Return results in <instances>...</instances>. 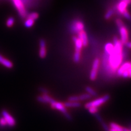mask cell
I'll return each instance as SVG.
<instances>
[{
  "label": "cell",
  "mask_w": 131,
  "mask_h": 131,
  "mask_svg": "<svg viewBox=\"0 0 131 131\" xmlns=\"http://www.w3.org/2000/svg\"><path fill=\"white\" fill-rule=\"evenodd\" d=\"M114 50L107 55L105 54V66L112 72H115L122 64L123 60V44L116 37L113 39Z\"/></svg>",
  "instance_id": "1"
},
{
  "label": "cell",
  "mask_w": 131,
  "mask_h": 131,
  "mask_svg": "<svg viewBox=\"0 0 131 131\" xmlns=\"http://www.w3.org/2000/svg\"><path fill=\"white\" fill-rule=\"evenodd\" d=\"M72 39L75 46V52L73 56V60L75 63H79L81 58V51L83 47L80 39L76 36H73Z\"/></svg>",
  "instance_id": "2"
},
{
  "label": "cell",
  "mask_w": 131,
  "mask_h": 131,
  "mask_svg": "<svg viewBox=\"0 0 131 131\" xmlns=\"http://www.w3.org/2000/svg\"><path fill=\"white\" fill-rule=\"evenodd\" d=\"M50 104L52 108L59 110V111L62 113L67 119L69 120H72V116H71V115L68 113L66 109L67 108L64 106L63 103H61V102H56L55 100H53L50 102Z\"/></svg>",
  "instance_id": "3"
},
{
  "label": "cell",
  "mask_w": 131,
  "mask_h": 131,
  "mask_svg": "<svg viewBox=\"0 0 131 131\" xmlns=\"http://www.w3.org/2000/svg\"><path fill=\"white\" fill-rule=\"evenodd\" d=\"M110 99V96L109 95H105L103 97L97 98V99L93 100L92 101L88 102L85 104V108L88 109L91 106H95V107H99L101 105H103L106 102L108 101Z\"/></svg>",
  "instance_id": "4"
},
{
  "label": "cell",
  "mask_w": 131,
  "mask_h": 131,
  "mask_svg": "<svg viewBox=\"0 0 131 131\" xmlns=\"http://www.w3.org/2000/svg\"><path fill=\"white\" fill-rule=\"evenodd\" d=\"M14 7L17 9L18 13L21 18H25L27 15L26 8L22 0H12Z\"/></svg>",
  "instance_id": "5"
},
{
  "label": "cell",
  "mask_w": 131,
  "mask_h": 131,
  "mask_svg": "<svg viewBox=\"0 0 131 131\" xmlns=\"http://www.w3.org/2000/svg\"><path fill=\"white\" fill-rule=\"evenodd\" d=\"M84 28L85 26L83 21L80 20H75L71 24L70 30L73 34H78L81 31L84 30Z\"/></svg>",
  "instance_id": "6"
},
{
  "label": "cell",
  "mask_w": 131,
  "mask_h": 131,
  "mask_svg": "<svg viewBox=\"0 0 131 131\" xmlns=\"http://www.w3.org/2000/svg\"><path fill=\"white\" fill-rule=\"evenodd\" d=\"M100 64V60L98 59H96L93 61L92 64V67L90 74V79L91 80L93 81L96 79L98 69H99Z\"/></svg>",
  "instance_id": "7"
},
{
  "label": "cell",
  "mask_w": 131,
  "mask_h": 131,
  "mask_svg": "<svg viewBox=\"0 0 131 131\" xmlns=\"http://www.w3.org/2000/svg\"><path fill=\"white\" fill-rule=\"evenodd\" d=\"M119 29V32L120 35V41L123 44H125L127 41H128L129 36L128 30L125 24H122L121 26L118 27Z\"/></svg>",
  "instance_id": "8"
},
{
  "label": "cell",
  "mask_w": 131,
  "mask_h": 131,
  "mask_svg": "<svg viewBox=\"0 0 131 131\" xmlns=\"http://www.w3.org/2000/svg\"><path fill=\"white\" fill-rule=\"evenodd\" d=\"M3 117L5 118V120L7 123V125L10 127H13L16 124V121L13 117H12L8 113L6 110L2 111Z\"/></svg>",
  "instance_id": "9"
},
{
  "label": "cell",
  "mask_w": 131,
  "mask_h": 131,
  "mask_svg": "<svg viewBox=\"0 0 131 131\" xmlns=\"http://www.w3.org/2000/svg\"><path fill=\"white\" fill-rule=\"evenodd\" d=\"M39 55L40 58L44 59L47 55V49L46 41L43 39H41L39 40Z\"/></svg>",
  "instance_id": "10"
},
{
  "label": "cell",
  "mask_w": 131,
  "mask_h": 131,
  "mask_svg": "<svg viewBox=\"0 0 131 131\" xmlns=\"http://www.w3.org/2000/svg\"><path fill=\"white\" fill-rule=\"evenodd\" d=\"M77 35L78 37L80 39L82 43H83V47H86L88 44V37L86 32L84 30L79 32Z\"/></svg>",
  "instance_id": "11"
},
{
  "label": "cell",
  "mask_w": 131,
  "mask_h": 131,
  "mask_svg": "<svg viewBox=\"0 0 131 131\" xmlns=\"http://www.w3.org/2000/svg\"><path fill=\"white\" fill-rule=\"evenodd\" d=\"M37 100L38 102L42 103H50V102L54 99L49 96L48 93H43L42 96H38Z\"/></svg>",
  "instance_id": "12"
},
{
  "label": "cell",
  "mask_w": 131,
  "mask_h": 131,
  "mask_svg": "<svg viewBox=\"0 0 131 131\" xmlns=\"http://www.w3.org/2000/svg\"><path fill=\"white\" fill-rule=\"evenodd\" d=\"M130 63H131V62H126L124 63L121 64L120 66V67H118L116 70L118 76L121 77L122 73L124 72L125 71L127 70V69H129L130 66Z\"/></svg>",
  "instance_id": "13"
},
{
  "label": "cell",
  "mask_w": 131,
  "mask_h": 131,
  "mask_svg": "<svg viewBox=\"0 0 131 131\" xmlns=\"http://www.w3.org/2000/svg\"><path fill=\"white\" fill-rule=\"evenodd\" d=\"M128 6V5L127 3H126L124 1H120L116 6V9L118 11V13L122 15L123 12H124L125 10H126V9H127V8Z\"/></svg>",
  "instance_id": "14"
},
{
  "label": "cell",
  "mask_w": 131,
  "mask_h": 131,
  "mask_svg": "<svg viewBox=\"0 0 131 131\" xmlns=\"http://www.w3.org/2000/svg\"><path fill=\"white\" fill-rule=\"evenodd\" d=\"M0 63L8 68H11L13 66V64L10 61L3 57L1 55H0Z\"/></svg>",
  "instance_id": "15"
},
{
  "label": "cell",
  "mask_w": 131,
  "mask_h": 131,
  "mask_svg": "<svg viewBox=\"0 0 131 131\" xmlns=\"http://www.w3.org/2000/svg\"><path fill=\"white\" fill-rule=\"evenodd\" d=\"M63 104L66 108H79L81 106V104L79 102L67 101Z\"/></svg>",
  "instance_id": "16"
},
{
  "label": "cell",
  "mask_w": 131,
  "mask_h": 131,
  "mask_svg": "<svg viewBox=\"0 0 131 131\" xmlns=\"http://www.w3.org/2000/svg\"><path fill=\"white\" fill-rule=\"evenodd\" d=\"M114 50V44L112 43L108 42L104 46V52L106 54H109Z\"/></svg>",
  "instance_id": "17"
},
{
  "label": "cell",
  "mask_w": 131,
  "mask_h": 131,
  "mask_svg": "<svg viewBox=\"0 0 131 131\" xmlns=\"http://www.w3.org/2000/svg\"><path fill=\"white\" fill-rule=\"evenodd\" d=\"M109 126L110 128H112L116 131H124V127H122L116 124V123L111 122L109 124Z\"/></svg>",
  "instance_id": "18"
},
{
  "label": "cell",
  "mask_w": 131,
  "mask_h": 131,
  "mask_svg": "<svg viewBox=\"0 0 131 131\" xmlns=\"http://www.w3.org/2000/svg\"><path fill=\"white\" fill-rule=\"evenodd\" d=\"M35 24V20L31 19L30 18H27L24 23V25L26 28H31Z\"/></svg>",
  "instance_id": "19"
},
{
  "label": "cell",
  "mask_w": 131,
  "mask_h": 131,
  "mask_svg": "<svg viewBox=\"0 0 131 131\" xmlns=\"http://www.w3.org/2000/svg\"><path fill=\"white\" fill-rule=\"evenodd\" d=\"M85 90L87 92V93L92 97H96L97 96V93L96 91L91 87H89V86L86 87L85 89Z\"/></svg>",
  "instance_id": "20"
},
{
  "label": "cell",
  "mask_w": 131,
  "mask_h": 131,
  "mask_svg": "<svg viewBox=\"0 0 131 131\" xmlns=\"http://www.w3.org/2000/svg\"><path fill=\"white\" fill-rule=\"evenodd\" d=\"M114 11L113 9H108L107 11H106V12L104 15V19L106 20H109L112 17L113 15H114Z\"/></svg>",
  "instance_id": "21"
},
{
  "label": "cell",
  "mask_w": 131,
  "mask_h": 131,
  "mask_svg": "<svg viewBox=\"0 0 131 131\" xmlns=\"http://www.w3.org/2000/svg\"><path fill=\"white\" fill-rule=\"evenodd\" d=\"M78 96H79V101H84L86 100H88L92 97V96H90L88 93L81 94V95H80Z\"/></svg>",
  "instance_id": "22"
},
{
  "label": "cell",
  "mask_w": 131,
  "mask_h": 131,
  "mask_svg": "<svg viewBox=\"0 0 131 131\" xmlns=\"http://www.w3.org/2000/svg\"><path fill=\"white\" fill-rule=\"evenodd\" d=\"M26 18H30L31 19L34 20L35 21L39 18V14L37 12H32L31 13H29L27 15Z\"/></svg>",
  "instance_id": "23"
},
{
  "label": "cell",
  "mask_w": 131,
  "mask_h": 131,
  "mask_svg": "<svg viewBox=\"0 0 131 131\" xmlns=\"http://www.w3.org/2000/svg\"><path fill=\"white\" fill-rule=\"evenodd\" d=\"M14 19L13 17L8 18L6 21V25L8 27H10L13 25L14 24Z\"/></svg>",
  "instance_id": "24"
},
{
  "label": "cell",
  "mask_w": 131,
  "mask_h": 131,
  "mask_svg": "<svg viewBox=\"0 0 131 131\" xmlns=\"http://www.w3.org/2000/svg\"><path fill=\"white\" fill-rule=\"evenodd\" d=\"M87 109H88L89 113L92 114H95L98 111V108L95 107V106H91V107H90Z\"/></svg>",
  "instance_id": "25"
},
{
  "label": "cell",
  "mask_w": 131,
  "mask_h": 131,
  "mask_svg": "<svg viewBox=\"0 0 131 131\" xmlns=\"http://www.w3.org/2000/svg\"><path fill=\"white\" fill-rule=\"evenodd\" d=\"M122 15L124 16V18H125L126 19H127L128 20H131V15L129 13V12L128 11L127 9H126L125 10Z\"/></svg>",
  "instance_id": "26"
},
{
  "label": "cell",
  "mask_w": 131,
  "mask_h": 131,
  "mask_svg": "<svg viewBox=\"0 0 131 131\" xmlns=\"http://www.w3.org/2000/svg\"><path fill=\"white\" fill-rule=\"evenodd\" d=\"M68 101L70 102H79V98L78 96H72L68 98Z\"/></svg>",
  "instance_id": "27"
},
{
  "label": "cell",
  "mask_w": 131,
  "mask_h": 131,
  "mask_svg": "<svg viewBox=\"0 0 131 131\" xmlns=\"http://www.w3.org/2000/svg\"><path fill=\"white\" fill-rule=\"evenodd\" d=\"M7 125V123L5 120V118L3 117L0 118V126L4 127V126H6Z\"/></svg>",
  "instance_id": "28"
},
{
  "label": "cell",
  "mask_w": 131,
  "mask_h": 131,
  "mask_svg": "<svg viewBox=\"0 0 131 131\" xmlns=\"http://www.w3.org/2000/svg\"><path fill=\"white\" fill-rule=\"evenodd\" d=\"M101 123H102V126H103V127L105 131H109V128L107 126H106V125L104 123H103V122H102V121H101Z\"/></svg>",
  "instance_id": "29"
},
{
  "label": "cell",
  "mask_w": 131,
  "mask_h": 131,
  "mask_svg": "<svg viewBox=\"0 0 131 131\" xmlns=\"http://www.w3.org/2000/svg\"><path fill=\"white\" fill-rule=\"evenodd\" d=\"M40 91L41 92H42L43 93H48V91L46 89L44 88H40L39 89Z\"/></svg>",
  "instance_id": "30"
},
{
  "label": "cell",
  "mask_w": 131,
  "mask_h": 131,
  "mask_svg": "<svg viewBox=\"0 0 131 131\" xmlns=\"http://www.w3.org/2000/svg\"><path fill=\"white\" fill-rule=\"evenodd\" d=\"M125 45L126 46V47H127L129 49H131V42H129V41H127Z\"/></svg>",
  "instance_id": "31"
},
{
  "label": "cell",
  "mask_w": 131,
  "mask_h": 131,
  "mask_svg": "<svg viewBox=\"0 0 131 131\" xmlns=\"http://www.w3.org/2000/svg\"><path fill=\"white\" fill-rule=\"evenodd\" d=\"M120 1H124L126 3H127L128 5H129L131 4V0H120Z\"/></svg>",
  "instance_id": "32"
},
{
  "label": "cell",
  "mask_w": 131,
  "mask_h": 131,
  "mask_svg": "<svg viewBox=\"0 0 131 131\" xmlns=\"http://www.w3.org/2000/svg\"><path fill=\"white\" fill-rule=\"evenodd\" d=\"M128 72H129V78H131V63H130V66L128 69Z\"/></svg>",
  "instance_id": "33"
},
{
  "label": "cell",
  "mask_w": 131,
  "mask_h": 131,
  "mask_svg": "<svg viewBox=\"0 0 131 131\" xmlns=\"http://www.w3.org/2000/svg\"><path fill=\"white\" fill-rule=\"evenodd\" d=\"M109 131H116V130H114V129H112V128H110L109 130Z\"/></svg>",
  "instance_id": "34"
}]
</instances>
